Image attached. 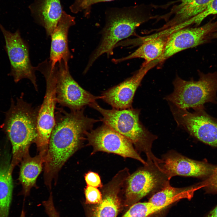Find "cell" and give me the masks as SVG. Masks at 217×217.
<instances>
[{"mask_svg":"<svg viewBox=\"0 0 217 217\" xmlns=\"http://www.w3.org/2000/svg\"><path fill=\"white\" fill-rule=\"evenodd\" d=\"M55 110V125L44 163V182L50 189L53 181L56 183L62 166L81 145L86 132L99 121L85 116L84 108L69 112L62 108Z\"/></svg>","mask_w":217,"mask_h":217,"instance_id":"cell-1","label":"cell"},{"mask_svg":"<svg viewBox=\"0 0 217 217\" xmlns=\"http://www.w3.org/2000/svg\"><path fill=\"white\" fill-rule=\"evenodd\" d=\"M150 5L140 4L123 7H109L105 12V24L99 45L91 55L85 70L87 71L98 57L106 53L113 54L119 41L133 35L142 24L155 16L151 13Z\"/></svg>","mask_w":217,"mask_h":217,"instance_id":"cell-2","label":"cell"},{"mask_svg":"<svg viewBox=\"0 0 217 217\" xmlns=\"http://www.w3.org/2000/svg\"><path fill=\"white\" fill-rule=\"evenodd\" d=\"M22 93L16 102L12 99L2 125L8 135L12 148V157L9 169H13L29 153L30 145L37 136V118L40 106L34 107L23 99Z\"/></svg>","mask_w":217,"mask_h":217,"instance_id":"cell-3","label":"cell"},{"mask_svg":"<svg viewBox=\"0 0 217 217\" xmlns=\"http://www.w3.org/2000/svg\"><path fill=\"white\" fill-rule=\"evenodd\" d=\"M89 106L99 112L102 115L101 120L104 124L129 140L137 149L144 153L147 161L158 162L159 159L153 153L152 146L157 136L149 131L139 120L140 111L130 108L123 109H106L96 102Z\"/></svg>","mask_w":217,"mask_h":217,"instance_id":"cell-4","label":"cell"},{"mask_svg":"<svg viewBox=\"0 0 217 217\" xmlns=\"http://www.w3.org/2000/svg\"><path fill=\"white\" fill-rule=\"evenodd\" d=\"M174 90L165 99L177 107L194 109L215 101L217 91V73L200 74L197 81H187L177 76L173 82Z\"/></svg>","mask_w":217,"mask_h":217,"instance_id":"cell-5","label":"cell"},{"mask_svg":"<svg viewBox=\"0 0 217 217\" xmlns=\"http://www.w3.org/2000/svg\"><path fill=\"white\" fill-rule=\"evenodd\" d=\"M146 162V164L129 175L126 180L124 208L128 209L144 197L170 184V179L159 164Z\"/></svg>","mask_w":217,"mask_h":217,"instance_id":"cell-6","label":"cell"},{"mask_svg":"<svg viewBox=\"0 0 217 217\" xmlns=\"http://www.w3.org/2000/svg\"><path fill=\"white\" fill-rule=\"evenodd\" d=\"M37 70L43 75L46 82L45 94L37 116V136L35 142L40 153L47 152L50 135L55 123L57 102L55 77L50 64L47 61L42 62L37 66Z\"/></svg>","mask_w":217,"mask_h":217,"instance_id":"cell-7","label":"cell"},{"mask_svg":"<svg viewBox=\"0 0 217 217\" xmlns=\"http://www.w3.org/2000/svg\"><path fill=\"white\" fill-rule=\"evenodd\" d=\"M51 67L55 77L57 102L61 106L71 110H80L102 99L101 96H95L83 88L72 77L68 63L63 60Z\"/></svg>","mask_w":217,"mask_h":217,"instance_id":"cell-8","label":"cell"},{"mask_svg":"<svg viewBox=\"0 0 217 217\" xmlns=\"http://www.w3.org/2000/svg\"><path fill=\"white\" fill-rule=\"evenodd\" d=\"M0 29L4 38L5 48L10 63V75L13 77L16 83L23 79H29L38 91L36 67L33 66L31 63L28 46L21 38L19 30L11 33L0 24Z\"/></svg>","mask_w":217,"mask_h":217,"instance_id":"cell-9","label":"cell"},{"mask_svg":"<svg viewBox=\"0 0 217 217\" xmlns=\"http://www.w3.org/2000/svg\"><path fill=\"white\" fill-rule=\"evenodd\" d=\"M86 136L88 144L93 147L92 154L100 151L112 153L147 164L129 140L105 124L87 132Z\"/></svg>","mask_w":217,"mask_h":217,"instance_id":"cell-10","label":"cell"},{"mask_svg":"<svg viewBox=\"0 0 217 217\" xmlns=\"http://www.w3.org/2000/svg\"><path fill=\"white\" fill-rule=\"evenodd\" d=\"M170 108L178 125L202 142L217 147V123L205 112L203 107L195 109V111L193 113L172 104Z\"/></svg>","mask_w":217,"mask_h":217,"instance_id":"cell-11","label":"cell"},{"mask_svg":"<svg viewBox=\"0 0 217 217\" xmlns=\"http://www.w3.org/2000/svg\"><path fill=\"white\" fill-rule=\"evenodd\" d=\"M217 30V21H209L195 27H184L169 33L163 54L159 58L163 61L175 54L190 48L206 43Z\"/></svg>","mask_w":217,"mask_h":217,"instance_id":"cell-12","label":"cell"},{"mask_svg":"<svg viewBox=\"0 0 217 217\" xmlns=\"http://www.w3.org/2000/svg\"><path fill=\"white\" fill-rule=\"evenodd\" d=\"M161 159V167L170 179L177 176L207 178L217 167L189 158L174 151L168 152Z\"/></svg>","mask_w":217,"mask_h":217,"instance_id":"cell-13","label":"cell"},{"mask_svg":"<svg viewBox=\"0 0 217 217\" xmlns=\"http://www.w3.org/2000/svg\"><path fill=\"white\" fill-rule=\"evenodd\" d=\"M129 175L126 169L118 172L103 188L101 201L96 204L88 205L86 217H117L124 208L120 193Z\"/></svg>","mask_w":217,"mask_h":217,"instance_id":"cell-14","label":"cell"},{"mask_svg":"<svg viewBox=\"0 0 217 217\" xmlns=\"http://www.w3.org/2000/svg\"><path fill=\"white\" fill-rule=\"evenodd\" d=\"M159 63L157 60L142 65L133 76L119 84L103 92L101 96L105 102L113 108L123 109L132 108L135 93L148 71Z\"/></svg>","mask_w":217,"mask_h":217,"instance_id":"cell-15","label":"cell"},{"mask_svg":"<svg viewBox=\"0 0 217 217\" xmlns=\"http://www.w3.org/2000/svg\"><path fill=\"white\" fill-rule=\"evenodd\" d=\"M75 24L74 17L63 11L57 26L51 35L49 62L52 67L63 60L68 63L71 55L68 45V35L70 27Z\"/></svg>","mask_w":217,"mask_h":217,"instance_id":"cell-16","label":"cell"},{"mask_svg":"<svg viewBox=\"0 0 217 217\" xmlns=\"http://www.w3.org/2000/svg\"><path fill=\"white\" fill-rule=\"evenodd\" d=\"M29 8L35 21L51 36L63 11L61 0H34Z\"/></svg>","mask_w":217,"mask_h":217,"instance_id":"cell-17","label":"cell"},{"mask_svg":"<svg viewBox=\"0 0 217 217\" xmlns=\"http://www.w3.org/2000/svg\"><path fill=\"white\" fill-rule=\"evenodd\" d=\"M169 34L163 33L146 39L142 45L132 53L125 57L112 61L116 63L132 58H140L145 60L142 64L145 65L153 61L159 60L164 53Z\"/></svg>","mask_w":217,"mask_h":217,"instance_id":"cell-18","label":"cell"},{"mask_svg":"<svg viewBox=\"0 0 217 217\" xmlns=\"http://www.w3.org/2000/svg\"><path fill=\"white\" fill-rule=\"evenodd\" d=\"M200 188L199 183L181 188L172 187L169 184L152 194L148 201L160 211L181 200H190L195 192Z\"/></svg>","mask_w":217,"mask_h":217,"instance_id":"cell-19","label":"cell"},{"mask_svg":"<svg viewBox=\"0 0 217 217\" xmlns=\"http://www.w3.org/2000/svg\"><path fill=\"white\" fill-rule=\"evenodd\" d=\"M47 153L41 152L34 157L27 155L21 162L19 180L22 186V193L26 196L31 188L36 186L37 178L41 173Z\"/></svg>","mask_w":217,"mask_h":217,"instance_id":"cell-20","label":"cell"},{"mask_svg":"<svg viewBox=\"0 0 217 217\" xmlns=\"http://www.w3.org/2000/svg\"><path fill=\"white\" fill-rule=\"evenodd\" d=\"M214 0H181L171 10L170 20L174 25L182 24L204 11Z\"/></svg>","mask_w":217,"mask_h":217,"instance_id":"cell-21","label":"cell"},{"mask_svg":"<svg viewBox=\"0 0 217 217\" xmlns=\"http://www.w3.org/2000/svg\"><path fill=\"white\" fill-rule=\"evenodd\" d=\"M9 167L0 165V217H8L11 200L13 184Z\"/></svg>","mask_w":217,"mask_h":217,"instance_id":"cell-22","label":"cell"},{"mask_svg":"<svg viewBox=\"0 0 217 217\" xmlns=\"http://www.w3.org/2000/svg\"><path fill=\"white\" fill-rule=\"evenodd\" d=\"M159 211L149 201L138 202L129 207L121 217H149Z\"/></svg>","mask_w":217,"mask_h":217,"instance_id":"cell-23","label":"cell"},{"mask_svg":"<svg viewBox=\"0 0 217 217\" xmlns=\"http://www.w3.org/2000/svg\"><path fill=\"white\" fill-rule=\"evenodd\" d=\"M84 194L87 205L96 204L102 200V193L97 188L87 185L84 189Z\"/></svg>","mask_w":217,"mask_h":217,"instance_id":"cell-24","label":"cell"},{"mask_svg":"<svg viewBox=\"0 0 217 217\" xmlns=\"http://www.w3.org/2000/svg\"><path fill=\"white\" fill-rule=\"evenodd\" d=\"M200 184L201 187L204 188L207 192L217 193V166L213 173Z\"/></svg>","mask_w":217,"mask_h":217,"instance_id":"cell-25","label":"cell"},{"mask_svg":"<svg viewBox=\"0 0 217 217\" xmlns=\"http://www.w3.org/2000/svg\"><path fill=\"white\" fill-rule=\"evenodd\" d=\"M84 178L87 186L97 188L102 187L101 178L97 173L93 171H89L85 174Z\"/></svg>","mask_w":217,"mask_h":217,"instance_id":"cell-26","label":"cell"},{"mask_svg":"<svg viewBox=\"0 0 217 217\" xmlns=\"http://www.w3.org/2000/svg\"><path fill=\"white\" fill-rule=\"evenodd\" d=\"M217 14V0H214L208 8L203 12L196 15L197 20L199 23L206 17L211 15Z\"/></svg>","mask_w":217,"mask_h":217,"instance_id":"cell-27","label":"cell"},{"mask_svg":"<svg viewBox=\"0 0 217 217\" xmlns=\"http://www.w3.org/2000/svg\"><path fill=\"white\" fill-rule=\"evenodd\" d=\"M114 0H85L81 5V11L83 10H85L87 11L92 5L96 3Z\"/></svg>","mask_w":217,"mask_h":217,"instance_id":"cell-28","label":"cell"},{"mask_svg":"<svg viewBox=\"0 0 217 217\" xmlns=\"http://www.w3.org/2000/svg\"><path fill=\"white\" fill-rule=\"evenodd\" d=\"M85 0H74V2L69 7L71 12L77 14L81 11V7L82 3Z\"/></svg>","mask_w":217,"mask_h":217,"instance_id":"cell-29","label":"cell"},{"mask_svg":"<svg viewBox=\"0 0 217 217\" xmlns=\"http://www.w3.org/2000/svg\"><path fill=\"white\" fill-rule=\"evenodd\" d=\"M205 217H217V205Z\"/></svg>","mask_w":217,"mask_h":217,"instance_id":"cell-30","label":"cell"},{"mask_svg":"<svg viewBox=\"0 0 217 217\" xmlns=\"http://www.w3.org/2000/svg\"><path fill=\"white\" fill-rule=\"evenodd\" d=\"M211 38V39H217V30L212 34Z\"/></svg>","mask_w":217,"mask_h":217,"instance_id":"cell-31","label":"cell"},{"mask_svg":"<svg viewBox=\"0 0 217 217\" xmlns=\"http://www.w3.org/2000/svg\"><path fill=\"white\" fill-rule=\"evenodd\" d=\"M20 217H25V212L24 209L22 211Z\"/></svg>","mask_w":217,"mask_h":217,"instance_id":"cell-32","label":"cell"},{"mask_svg":"<svg viewBox=\"0 0 217 217\" xmlns=\"http://www.w3.org/2000/svg\"></svg>","mask_w":217,"mask_h":217,"instance_id":"cell-33","label":"cell"}]
</instances>
